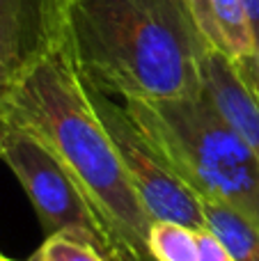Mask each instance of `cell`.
<instances>
[{"instance_id":"7","label":"cell","mask_w":259,"mask_h":261,"mask_svg":"<svg viewBox=\"0 0 259 261\" xmlns=\"http://www.w3.org/2000/svg\"><path fill=\"white\" fill-rule=\"evenodd\" d=\"M206 46L234 62L257 60V41L241 0H186Z\"/></svg>"},{"instance_id":"12","label":"cell","mask_w":259,"mask_h":261,"mask_svg":"<svg viewBox=\"0 0 259 261\" xmlns=\"http://www.w3.org/2000/svg\"><path fill=\"white\" fill-rule=\"evenodd\" d=\"M197 261H234V257L209 229H204L197 234Z\"/></svg>"},{"instance_id":"2","label":"cell","mask_w":259,"mask_h":261,"mask_svg":"<svg viewBox=\"0 0 259 261\" xmlns=\"http://www.w3.org/2000/svg\"><path fill=\"white\" fill-rule=\"evenodd\" d=\"M0 103L53 151L101 225L108 250L117 245L149 257L147 234L154 220L126 179L64 46L30 64Z\"/></svg>"},{"instance_id":"8","label":"cell","mask_w":259,"mask_h":261,"mask_svg":"<svg viewBox=\"0 0 259 261\" xmlns=\"http://www.w3.org/2000/svg\"><path fill=\"white\" fill-rule=\"evenodd\" d=\"M206 229L227 248L234 261H259V227L223 202L200 199Z\"/></svg>"},{"instance_id":"13","label":"cell","mask_w":259,"mask_h":261,"mask_svg":"<svg viewBox=\"0 0 259 261\" xmlns=\"http://www.w3.org/2000/svg\"><path fill=\"white\" fill-rule=\"evenodd\" d=\"M106 259L108 261H154L151 257H140V254L131 252V250H126V248H117V245H113V248L106 252Z\"/></svg>"},{"instance_id":"14","label":"cell","mask_w":259,"mask_h":261,"mask_svg":"<svg viewBox=\"0 0 259 261\" xmlns=\"http://www.w3.org/2000/svg\"><path fill=\"white\" fill-rule=\"evenodd\" d=\"M241 3H243V9H246V14H248V21H250L252 35H255L257 48H259V0H241Z\"/></svg>"},{"instance_id":"3","label":"cell","mask_w":259,"mask_h":261,"mask_svg":"<svg viewBox=\"0 0 259 261\" xmlns=\"http://www.w3.org/2000/svg\"><path fill=\"white\" fill-rule=\"evenodd\" d=\"M122 103L170 172L197 199L227 204L259 227V163L204 90L186 99Z\"/></svg>"},{"instance_id":"5","label":"cell","mask_w":259,"mask_h":261,"mask_svg":"<svg viewBox=\"0 0 259 261\" xmlns=\"http://www.w3.org/2000/svg\"><path fill=\"white\" fill-rule=\"evenodd\" d=\"M87 94L106 133L110 135V142L126 172V179L131 181L138 199L151 220H170L195 231H204L206 222L202 216L200 199L184 186V181L174 172H170L149 140L128 117L122 101L92 87H87Z\"/></svg>"},{"instance_id":"9","label":"cell","mask_w":259,"mask_h":261,"mask_svg":"<svg viewBox=\"0 0 259 261\" xmlns=\"http://www.w3.org/2000/svg\"><path fill=\"white\" fill-rule=\"evenodd\" d=\"M197 234L186 225L154 220L147 234V250L154 261H197Z\"/></svg>"},{"instance_id":"6","label":"cell","mask_w":259,"mask_h":261,"mask_svg":"<svg viewBox=\"0 0 259 261\" xmlns=\"http://www.w3.org/2000/svg\"><path fill=\"white\" fill-rule=\"evenodd\" d=\"M202 90L259 163V69L257 60L234 62L206 48L202 55Z\"/></svg>"},{"instance_id":"16","label":"cell","mask_w":259,"mask_h":261,"mask_svg":"<svg viewBox=\"0 0 259 261\" xmlns=\"http://www.w3.org/2000/svg\"><path fill=\"white\" fill-rule=\"evenodd\" d=\"M257 69H259V50H257Z\"/></svg>"},{"instance_id":"1","label":"cell","mask_w":259,"mask_h":261,"mask_svg":"<svg viewBox=\"0 0 259 261\" xmlns=\"http://www.w3.org/2000/svg\"><path fill=\"white\" fill-rule=\"evenodd\" d=\"M62 46L83 83L115 99L202 92L209 46L186 0H62Z\"/></svg>"},{"instance_id":"11","label":"cell","mask_w":259,"mask_h":261,"mask_svg":"<svg viewBox=\"0 0 259 261\" xmlns=\"http://www.w3.org/2000/svg\"><path fill=\"white\" fill-rule=\"evenodd\" d=\"M0 18H16L62 32V0H0Z\"/></svg>"},{"instance_id":"15","label":"cell","mask_w":259,"mask_h":261,"mask_svg":"<svg viewBox=\"0 0 259 261\" xmlns=\"http://www.w3.org/2000/svg\"><path fill=\"white\" fill-rule=\"evenodd\" d=\"M0 261H14V259H7V257H3V254H0Z\"/></svg>"},{"instance_id":"4","label":"cell","mask_w":259,"mask_h":261,"mask_svg":"<svg viewBox=\"0 0 259 261\" xmlns=\"http://www.w3.org/2000/svg\"><path fill=\"white\" fill-rule=\"evenodd\" d=\"M0 161L23 186L46 236L71 231L108 250L101 225L48 147L0 103Z\"/></svg>"},{"instance_id":"10","label":"cell","mask_w":259,"mask_h":261,"mask_svg":"<svg viewBox=\"0 0 259 261\" xmlns=\"http://www.w3.org/2000/svg\"><path fill=\"white\" fill-rule=\"evenodd\" d=\"M30 261H108L106 254L85 236L60 231L46 236L41 248L32 254Z\"/></svg>"}]
</instances>
